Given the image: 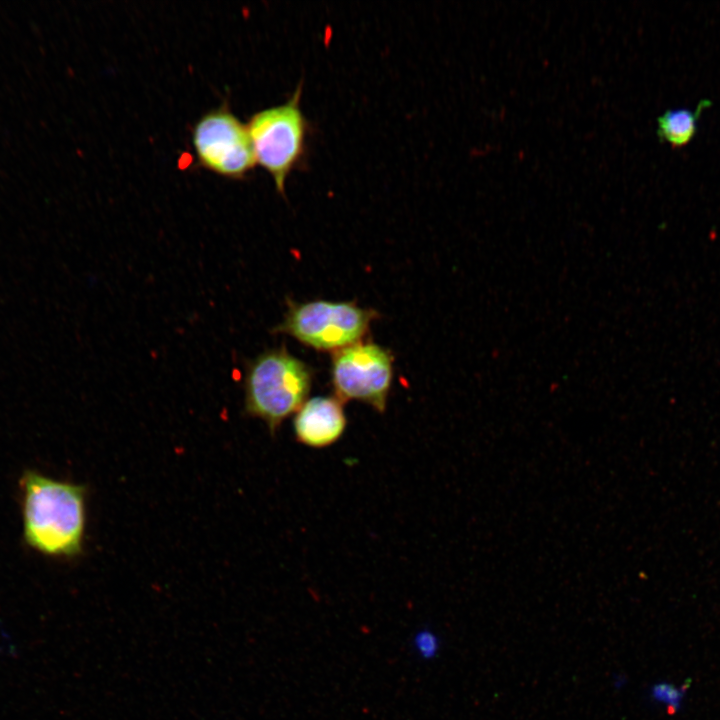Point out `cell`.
Instances as JSON below:
<instances>
[{"label":"cell","mask_w":720,"mask_h":720,"mask_svg":"<svg viewBox=\"0 0 720 720\" xmlns=\"http://www.w3.org/2000/svg\"><path fill=\"white\" fill-rule=\"evenodd\" d=\"M191 141L198 166L216 175L240 180L254 168L247 125L227 104L200 117L192 128Z\"/></svg>","instance_id":"5"},{"label":"cell","mask_w":720,"mask_h":720,"mask_svg":"<svg viewBox=\"0 0 720 720\" xmlns=\"http://www.w3.org/2000/svg\"><path fill=\"white\" fill-rule=\"evenodd\" d=\"M413 645L420 657L431 660L437 656L440 649L438 636L428 629L417 632L413 639Z\"/></svg>","instance_id":"9"},{"label":"cell","mask_w":720,"mask_h":720,"mask_svg":"<svg viewBox=\"0 0 720 720\" xmlns=\"http://www.w3.org/2000/svg\"><path fill=\"white\" fill-rule=\"evenodd\" d=\"M392 376V354L375 343L359 341L332 357V386L342 402L356 400L384 412Z\"/></svg>","instance_id":"6"},{"label":"cell","mask_w":720,"mask_h":720,"mask_svg":"<svg viewBox=\"0 0 720 720\" xmlns=\"http://www.w3.org/2000/svg\"><path fill=\"white\" fill-rule=\"evenodd\" d=\"M711 104L710 100L702 99L695 110L687 108L666 110L657 119L659 138L672 147L687 145L697 132V122L702 111Z\"/></svg>","instance_id":"8"},{"label":"cell","mask_w":720,"mask_h":720,"mask_svg":"<svg viewBox=\"0 0 720 720\" xmlns=\"http://www.w3.org/2000/svg\"><path fill=\"white\" fill-rule=\"evenodd\" d=\"M378 313L353 302L315 300L288 303L283 321L273 328L317 350L338 351L367 333Z\"/></svg>","instance_id":"4"},{"label":"cell","mask_w":720,"mask_h":720,"mask_svg":"<svg viewBox=\"0 0 720 720\" xmlns=\"http://www.w3.org/2000/svg\"><path fill=\"white\" fill-rule=\"evenodd\" d=\"M301 92L300 84L285 103L254 113L246 124L255 161L271 175L280 194L307 154L311 128L300 108Z\"/></svg>","instance_id":"3"},{"label":"cell","mask_w":720,"mask_h":720,"mask_svg":"<svg viewBox=\"0 0 720 720\" xmlns=\"http://www.w3.org/2000/svg\"><path fill=\"white\" fill-rule=\"evenodd\" d=\"M346 425L342 401L336 396H317L306 400L293 419L296 440L311 448L334 444L343 435Z\"/></svg>","instance_id":"7"},{"label":"cell","mask_w":720,"mask_h":720,"mask_svg":"<svg viewBox=\"0 0 720 720\" xmlns=\"http://www.w3.org/2000/svg\"><path fill=\"white\" fill-rule=\"evenodd\" d=\"M312 370L282 348L266 351L247 368L244 377V408L275 434L281 423L306 401Z\"/></svg>","instance_id":"2"},{"label":"cell","mask_w":720,"mask_h":720,"mask_svg":"<svg viewBox=\"0 0 720 720\" xmlns=\"http://www.w3.org/2000/svg\"><path fill=\"white\" fill-rule=\"evenodd\" d=\"M22 490L24 538L49 556L81 553L85 530V489L26 471Z\"/></svg>","instance_id":"1"}]
</instances>
